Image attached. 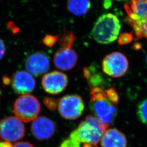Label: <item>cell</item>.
I'll return each mask as SVG.
<instances>
[{
    "instance_id": "cell-1",
    "label": "cell",
    "mask_w": 147,
    "mask_h": 147,
    "mask_svg": "<svg viewBox=\"0 0 147 147\" xmlns=\"http://www.w3.org/2000/svg\"><path fill=\"white\" fill-rule=\"evenodd\" d=\"M107 127L98 118L89 115L71 132L69 137L83 144V147H98Z\"/></svg>"
},
{
    "instance_id": "cell-2",
    "label": "cell",
    "mask_w": 147,
    "mask_h": 147,
    "mask_svg": "<svg viewBox=\"0 0 147 147\" xmlns=\"http://www.w3.org/2000/svg\"><path fill=\"white\" fill-rule=\"evenodd\" d=\"M90 109L95 117L107 125L116 119L118 110L116 104L107 97L105 90L100 88L90 89Z\"/></svg>"
},
{
    "instance_id": "cell-3",
    "label": "cell",
    "mask_w": 147,
    "mask_h": 147,
    "mask_svg": "<svg viewBox=\"0 0 147 147\" xmlns=\"http://www.w3.org/2000/svg\"><path fill=\"white\" fill-rule=\"evenodd\" d=\"M121 28L118 18L113 14H104L97 19L92 30L93 38L98 43L109 44L118 37Z\"/></svg>"
},
{
    "instance_id": "cell-4",
    "label": "cell",
    "mask_w": 147,
    "mask_h": 147,
    "mask_svg": "<svg viewBox=\"0 0 147 147\" xmlns=\"http://www.w3.org/2000/svg\"><path fill=\"white\" fill-rule=\"evenodd\" d=\"M126 24L138 38L147 39V0H130L124 5Z\"/></svg>"
},
{
    "instance_id": "cell-5",
    "label": "cell",
    "mask_w": 147,
    "mask_h": 147,
    "mask_svg": "<svg viewBox=\"0 0 147 147\" xmlns=\"http://www.w3.org/2000/svg\"><path fill=\"white\" fill-rule=\"evenodd\" d=\"M41 105L37 98L31 94L22 95L15 101L13 111L16 117L22 122L34 121L39 115Z\"/></svg>"
},
{
    "instance_id": "cell-6",
    "label": "cell",
    "mask_w": 147,
    "mask_h": 147,
    "mask_svg": "<svg viewBox=\"0 0 147 147\" xmlns=\"http://www.w3.org/2000/svg\"><path fill=\"white\" fill-rule=\"evenodd\" d=\"M58 112L63 118L75 120L82 115L84 104L82 98L78 95H67L58 101Z\"/></svg>"
},
{
    "instance_id": "cell-7",
    "label": "cell",
    "mask_w": 147,
    "mask_h": 147,
    "mask_svg": "<svg viewBox=\"0 0 147 147\" xmlns=\"http://www.w3.org/2000/svg\"><path fill=\"white\" fill-rule=\"evenodd\" d=\"M129 68L126 56L121 53L114 52L107 55L102 62V71L107 75L118 78L124 75Z\"/></svg>"
},
{
    "instance_id": "cell-8",
    "label": "cell",
    "mask_w": 147,
    "mask_h": 147,
    "mask_svg": "<svg viewBox=\"0 0 147 147\" xmlns=\"http://www.w3.org/2000/svg\"><path fill=\"white\" fill-rule=\"evenodd\" d=\"M25 134V127L16 117H7L0 121V138L5 142H16Z\"/></svg>"
},
{
    "instance_id": "cell-9",
    "label": "cell",
    "mask_w": 147,
    "mask_h": 147,
    "mask_svg": "<svg viewBox=\"0 0 147 147\" xmlns=\"http://www.w3.org/2000/svg\"><path fill=\"white\" fill-rule=\"evenodd\" d=\"M68 84V76L58 71L46 74L42 80L43 89L50 94H58L63 92L67 88Z\"/></svg>"
},
{
    "instance_id": "cell-10",
    "label": "cell",
    "mask_w": 147,
    "mask_h": 147,
    "mask_svg": "<svg viewBox=\"0 0 147 147\" xmlns=\"http://www.w3.org/2000/svg\"><path fill=\"white\" fill-rule=\"evenodd\" d=\"M13 91L18 94H28L36 88V82L31 74L25 71L14 74L9 80Z\"/></svg>"
},
{
    "instance_id": "cell-11",
    "label": "cell",
    "mask_w": 147,
    "mask_h": 147,
    "mask_svg": "<svg viewBox=\"0 0 147 147\" xmlns=\"http://www.w3.org/2000/svg\"><path fill=\"white\" fill-rule=\"evenodd\" d=\"M50 65V58L47 53L43 51H38L30 55L25 62V68L28 73L36 77L47 72Z\"/></svg>"
},
{
    "instance_id": "cell-12",
    "label": "cell",
    "mask_w": 147,
    "mask_h": 147,
    "mask_svg": "<svg viewBox=\"0 0 147 147\" xmlns=\"http://www.w3.org/2000/svg\"><path fill=\"white\" fill-rule=\"evenodd\" d=\"M56 130V126L54 121L44 116L38 117L33 121L31 126L32 134L39 141L50 138Z\"/></svg>"
},
{
    "instance_id": "cell-13",
    "label": "cell",
    "mask_w": 147,
    "mask_h": 147,
    "mask_svg": "<svg viewBox=\"0 0 147 147\" xmlns=\"http://www.w3.org/2000/svg\"><path fill=\"white\" fill-rule=\"evenodd\" d=\"M78 60V53L71 47H60L53 57L55 65L59 69L64 71L73 68Z\"/></svg>"
},
{
    "instance_id": "cell-14",
    "label": "cell",
    "mask_w": 147,
    "mask_h": 147,
    "mask_svg": "<svg viewBox=\"0 0 147 147\" xmlns=\"http://www.w3.org/2000/svg\"><path fill=\"white\" fill-rule=\"evenodd\" d=\"M101 147H127L125 135L116 128L106 130L101 140Z\"/></svg>"
},
{
    "instance_id": "cell-15",
    "label": "cell",
    "mask_w": 147,
    "mask_h": 147,
    "mask_svg": "<svg viewBox=\"0 0 147 147\" xmlns=\"http://www.w3.org/2000/svg\"><path fill=\"white\" fill-rule=\"evenodd\" d=\"M84 78L87 80L90 89L100 88L103 89L106 86L107 81L105 76L97 71L95 67H84L83 69Z\"/></svg>"
},
{
    "instance_id": "cell-16",
    "label": "cell",
    "mask_w": 147,
    "mask_h": 147,
    "mask_svg": "<svg viewBox=\"0 0 147 147\" xmlns=\"http://www.w3.org/2000/svg\"><path fill=\"white\" fill-rule=\"evenodd\" d=\"M67 8L73 15H86L91 8L90 0H68Z\"/></svg>"
},
{
    "instance_id": "cell-17",
    "label": "cell",
    "mask_w": 147,
    "mask_h": 147,
    "mask_svg": "<svg viewBox=\"0 0 147 147\" xmlns=\"http://www.w3.org/2000/svg\"><path fill=\"white\" fill-rule=\"evenodd\" d=\"M75 41V34L72 32H66L59 40L61 47H71Z\"/></svg>"
},
{
    "instance_id": "cell-18",
    "label": "cell",
    "mask_w": 147,
    "mask_h": 147,
    "mask_svg": "<svg viewBox=\"0 0 147 147\" xmlns=\"http://www.w3.org/2000/svg\"><path fill=\"white\" fill-rule=\"evenodd\" d=\"M137 114L142 123L147 125V99L139 103L137 108Z\"/></svg>"
},
{
    "instance_id": "cell-19",
    "label": "cell",
    "mask_w": 147,
    "mask_h": 147,
    "mask_svg": "<svg viewBox=\"0 0 147 147\" xmlns=\"http://www.w3.org/2000/svg\"><path fill=\"white\" fill-rule=\"evenodd\" d=\"M105 90L107 97L110 99L111 101L116 105H118L119 102V96L116 89L113 88H111L106 89Z\"/></svg>"
},
{
    "instance_id": "cell-20",
    "label": "cell",
    "mask_w": 147,
    "mask_h": 147,
    "mask_svg": "<svg viewBox=\"0 0 147 147\" xmlns=\"http://www.w3.org/2000/svg\"><path fill=\"white\" fill-rule=\"evenodd\" d=\"M134 37L130 33H123L121 34L118 39V43L121 45H124L131 42Z\"/></svg>"
},
{
    "instance_id": "cell-21",
    "label": "cell",
    "mask_w": 147,
    "mask_h": 147,
    "mask_svg": "<svg viewBox=\"0 0 147 147\" xmlns=\"http://www.w3.org/2000/svg\"><path fill=\"white\" fill-rule=\"evenodd\" d=\"M43 101L45 105L47 107V108H48L50 110L53 111L56 110V107L58 105V100L52 98L46 97L44 99Z\"/></svg>"
},
{
    "instance_id": "cell-22",
    "label": "cell",
    "mask_w": 147,
    "mask_h": 147,
    "mask_svg": "<svg viewBox=\"0 0 147 147\" xmlns=\"http://www.w3.org/2000/svg\"><path fill=\"white\" fill-rule=\"evenodd\" d=\"M58 36L47 35L43 39L44 44L48 47H52L58 40Z\"/></svg>"
},
{
    "instance_id": "cell-23",
    "label": "cell",
    "mask_w": 147,
    "mask_h": 147,
    "mask_svg": "<svg viewBox=\"0 0 147 147\" xmlns=\"http://www.w3.org/2000/svg\"><path fill=\"white\" fill-rule=\"evenodd\" d=\"M59 147H81V144L69 137L61 143Z\"/></svg>"
},
{
    "instance_id": "cell-24",
    "label": "cell",
    "mask_w": 147,
    "mask_h": 147,
    "mask_svg": "<svg viewBox=\"0 0 147 147\" xmlns=\"http://www.w3.org/2000/svg\"><path fill=\"white\" fill-rule=\"evenodd\" d=\"M12 147H36L31 143L28 142H17L14 145H12Z\"/></svg>"
},
{
    "instance_id": "cell-25",
    "label": "cell",
    "mask_w": 147,
    "mask_h": 147,
    "mask_svg": "<svg viewBox=\"0 0 147 147\" xmlns=\"http://www.w3.org/2000/svg\"><path fill=\"white\" fill-rule=\"evenodd\" d=\"M5 53V47L3 41L0 38V61L4 57Z\"/></svg>"
},
{
    "instance_id": "cell-26",
    "label": "cell",
    "mask_w": 147,
    "mask_h": 147,
    "mask_svg": "<svg viewBox=\"0 0 147 147\" xmlns=\"http://www.w3.org/2000/svg\"><path fill=\"white\" fill-rule=\"evenodd\" d=\"M118 1H123L126 0H115ZM113 0H103V7L106 9H108L110 8L111 5H112Z\"/></svg>"
},
{
    "instance_id": "cell-27",
    "label": "cell",
    "mask_w": 147,
    "mask_h": 147,
    "mask_svg": "<svg viewBox=\"0 0 147 147\" xmlns=\"http://www.w3.org/2000/svg\"><path fill=\"white\" fill-rule=\"evenodd\" d=\"M0 147H12V145L10 142H0Z\"/></svg>"
},
{
    "instance_id": "cell-28",
    "label": "cell",
    "mask_w": 147,
    "mask_h": 147,
    "mask_svg": "<svg viewBox=\"0 0 147 147\" xmlns=\"http://www.w3.org/2000/svg\"><path fill=\"white\" fill-rule=\"evenodd\" d=\"M146 61H147V56H146Z\"/></svg>"
}]
</instances>
